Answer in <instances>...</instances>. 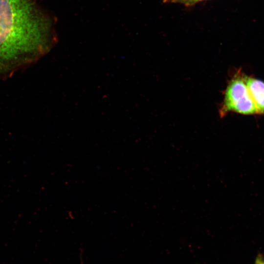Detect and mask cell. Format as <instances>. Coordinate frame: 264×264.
<instances>
[{
    "instance_id": "cell-1",
    "label": "cell",
    "mask_w": 264,
    "mask_h": 264,
    "mask_svg": "<svg viewBox=\"0 0 264 264\" xmlns=\"http://www.w3.org/2000/svg\"><path fill=\"white\" fill-rule=\"evenodd\" d=\"M56 21L34 0H0V75L47 54L58 42Z\"/></svg>"
},
{
    "instance_id": "cell-2",
    "label": "cell",
    "mask_w": 264,
    "mask_h": 264,
    "mask_svg": "<svg viewBox=\"0 0 264 264\" xmlns=\"http://www.w3.org/2000/svg\"><path fill=\"white\" fill-rule=\"evenodd\" d=\"M229 112L244 115L257 114L243 74L240 71L236 73L228 83L220 110L222 116Z\"/></svg>"
},
{
    "instance_id": "cell-3",
    "label": "cell",
    "mask_w": 264,
    "mask_h": 264,
    "mask_svg": "<svg viewBox=\"0 0 264 264\" xmlns=\"http://www.w3.org/2000/svg\"><path fill=\"white\" fill-rule=\"evenodd\" d=\"M243 76L257 114H264V82L252 76Z\"/></svg>"
},
{
    "instance_id": "cell-4",
    "label": "cell",
    "mask_w": 264,
    "mask_h": 264,
    "mask_svg": "<svg viewBox=\"0 0 264 264\" xmlns=\"http://www.w3.org/2000/svg\"><path fill=\"white\" fill-rule=\"evenodd\" d=\"M254 264H264V256L259 254L256 257Z\"/></svg>"
},
{
    "instance_id": "cell-5",
    "label": "cell",
    "mask_w": 264,
    "mask_h": 264,
    "mask_svg": "<svg viewBox=\"0 0 264 264\" xmlns=\"http://www.w3.org/2000/svg\"><path fill=\"white\" fill-rule=\"evenodd\" d=\"M200 0H185L184 2L186 3L190 4V3H193L199 1Z\"/></svg>"
},
{
    "instance_id": "cell-6",
    "label": "cell",
    "mask_w": 264,
    "mask_h": 264,
    "mask_svg": "<svg viewBox=\"0 0 264 264\" xmlns=\"http://www.w3.org/2000/svg\"><path fill=\"white\" fill-rule=\"evenodd\" d=\"M170 0L171 1H182V2H184L185 0Z\"/></svg>"
}]
</instances>
